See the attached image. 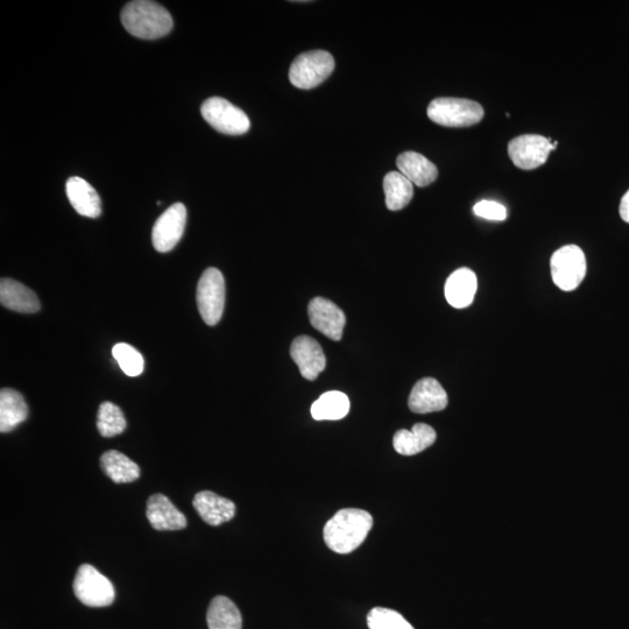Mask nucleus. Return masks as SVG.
Listing matches in <instances>:
<instances>
[{"mask_svg": "<svg viewBox=\"0 0 629 629\" xmlns=\"http://www.w3.org/2000/svg\"><path fill=\"white\" fill-rule=\"evenodd\" d=\"M335 60L329 52L303 53L294 60L289 70V80L299 89H314L334 72Z\"/></svg>", "mask_w": 629, "mask_h": 629, "instance_id": "obj_4", "label": "nucleus"}, {"mask_svg": "<svg viewBox=\"0 0 629 629\" xmlns=\"http://www.w3.org/2000/svg\"><path fill=\"white\" fill-rule=\"evenodd\" d=\"M436 431L428 424H415L411 431L402 429L394 435L395 451L402 456H414L428 449L436 441Z\"/></svg>", "mask_w": 629, "mask_h": 629, "instance_id": "obj_19", "label": "nucleus"}, {"mask_svg": "<svg viewBox=\"0 0 629 629\" xmlns=\"http://www.w3.org/2000/svg\"><path fill=\"white\" fill-rule=\"evenodd\" d=\"M408 406L418 414L441 412L448 406V394L436 379L424 378L414 386Z\"/></svg>", "mask_w": 629, "mask_h": 629, "instance_id": "obj_13", "label": "nucleus"}, {"mask_svg": "<svg viewBox=\"0 0 629 629\" xmlns=\"http://www.w3.org/2000/svg\"><path fill=\"white\" fill-rule=\"evenodd\" d=\"M554 284L564 292H572L582 284L586 275V258L581 247L567 245L557 250L550 260Z\"/></svg>", "mask_w": 629, "mask_h": 629, "instance_id": "obj_5", "label": "nucleus"}, {"mask_svg": "<svg viewBox=\"0 0 629 629\" xmlns=\"http://www.w3.org/2000/svg\"><path fill=\"white\" fill-rule=\"evenodd\" d=\"M74 593L82 604L90 607L110 606L116 597L115 588L108 577L89 564H83L77 570Z\"/></svg>", "mask_w": 629, "mask_h": 629, "instance_id": "obj_7", "label": "nucleus"}, {"mask_svg": "<svg viewBox=\"0 0 629 629\" xmlns=\"http://www.w3.org/2000/svg\"><path fill=\"white\" fill-rule=\"evenodd\" d=\"M370 629H414L397 611L376 607L367 616Z\"/></svg>", "mask_w": 629, "mask_h": 629, "instance_id": "obj_28", "label": "nucleus"}, {"mask_svg": "<svg viewBox=\"0 0 629 629\" xmlns=\"http://www.w3.org/2000/svg\"><path fill=\"white\" fill-rule=\"evenodd\" d=\"M427 113L430 120L445 127L476 125L485 115L479 103L452 97L436 98L429 104Z\"/></svg>", "mask_w": 629, "mask_h": 629, "instance_id": "obj_3", "label": "nucleus"}, {"mask_svg": "<svg viewBox=\"0 0 629 629\" xmlns=\"http://www.w3.org/2000/svg\"><path fill=\"white\" fill-rule=\"evenodd\" d=\"M207 621L209 629H242L243 625L242 614L238 607L224 596L212 599Z\"/></svg>", "mask_w": 629, "mask_h": 629, "instance_id": "obj_23", "label": "nucleus"}, {"mask_svg": "<svg viewBox=\"0 0 629 629\" xmlns=\"http://www.w3.org/2000/svg\"><path fill=\"white\" fill-rule=\"evenodd\" d=\"M2 306L21 314L38 313L41 306L38 296L20 282L12 279L0 281Z\"/></svg>", "mask_w": 629, "mask_h": 629, "instance_id": "obj_18", "label": "nucleus"}, {"mask_svg": "<svg viewBox=\"0 0 629 629\" xmlns=\"http://www.w3.org/2000/svg\"><path fill=\"white\" fill-rule=\"evenodd\" d=\"M101 468L105 475L117 484L136 482L140 477L139 466L116 450L105 452L101 458Z\"/></svg>", "mask_w": 629, "mask_h": 629, "instance_id": "obj_22", "label": "nucleus"}, {"mask_svg": "<svg viewBox=\"0 0 629 629\" xmlns=\"http://www.w3.org/2000/svg\"><path fill=\"white\" fill-rule=\"evenodd\" d=\"M291 356L299 366L301 376L310 381L316 380L327 366L321 345L312 337L296 338L292 344Z\"/></svg>", "mask_w": 629, "mask_h": 629, "instance_id": "obj_12", "label": "nucleus"}, {"mask_svg": "<svg viewBox=\"0 0 629 629\" xmlns=\"http://www.w3.org/2000/svg\"><path fill=\"white\" fill-rule=\"evenodd\" d=\"M558 143L539 134H524L514 138L508 145V155L513 164L524 171H532L546 164L551 151Z\"/></svg>", "mask_w": 629, "mask_h": 629, "instance_id": "obj_9", "label": "nucleus"}, {"mask_svg": "<svg viewBox=\"0 0 629 629\" xmlns=\"http://www.w3.org/2000/svg\"><path fill=\"white\" fill-rule=\"evenodd\" d=\"M619 211L621 218H623L624 221L629 224V190L624 195L623 199H621Z\"/></svg>", "mask_w": 629, "mask_h": 629, "instance_id": "obj_30", "label": "nucleus"}, {"mask_svg": "<svg viewBox=\"0 0 629 629\" xmlns=\"http://www.w3.org/2000/svg\"><path fill=\"white\" fill-rule=\"evenodd\" d=\"M308 315L313 327L332 341H341L346 318L334 302L323 298L310 301Z\"/></svg>", "mask_w": 629, "mask_h": 629, "instance_id": "obj_11", "label": "nucleus"}, {"mask_svg": "<svg viewBox=\"0 0 629 629\" xmlns=\"http://www.w3.org/2000/svg\"><path fill=\"white\" fill-rule=\"evenodd\" d=\"M187 223L185 204L175 203L155 222L152 232L154 249L161 253L172 251L179 244Z\"/></svg>", "mask_w": 629, "mask_h": 629, "instance_id": "obj_10", "label": "nucleus"}, {"mask_svg": "<svg viewBox=\"0 0 629 629\" xmlns=\"http://www.w3.org/2000/svg\"><path fill=\"white\" fill-rule=\"evenodd\" d=\"M397 166L401 174L418 187H427L433 183L438 176L437 167L416 152H405L399 155Z\"/></svg>", "mask_w": 629, "mask_h": 629, "instance_id": "obj_20", "label": "nucleus"}, {"mask_svg": "<svg viewBox=\"0 0 629 629\" xmlns=\"http://www.w3.org/2000/svg\"><path fill=\"white\" fill-rule=\"evenodd\" d=\"M201 113L211 127L229 136H240L251 127L246 113L222 97L208 98L201 106Z\"/></svg>", "mask_w": 629, "mask_h": 629, "instance_id": "obj_6", "label": "nucleus"}, {"mask_svg": "<svg viewBox=\"0 0 629 629\" xmlns=\"http://www.w3.org/2000/svg\"><path fill=\"white\" fill-rule=\"evenodd\" d=\"M197 307L208 325H216L223 316L225 306V280L221 271L210 267L203 273L197 286Z\"/></svg>", "mask_w": 629, "mask_h": 629, "instance_id": "obj_8", "label": "nucleus"}, {"mask_svg": "<svg viewBox=\"0 0 629 629\" xmlns=\"http://www.w3.org/2000/svg\"><path fill=\"white\" fill-rule=\"evenodd\" d=\"M123 26L133 37L155 40L173 30V18L166 7L151 0H134L124 6Z\"/></svg>", "mask_w": 629, "mask_h": 629, "instance_id": "obj_2", "label": "nucleus"}, {"mask_svg": "<svg viewBox=\"0 0 629 629\" xmlns=\"http://www.w3.org/2000/svg\"><path fill=\"white\" fill-rule=\"evenodd\" d=\"M350 412V400L346 394L338 391L324 393L312 406V415L316 421L342 420Z\"/></svg>", "mask_w": 629, "mask_h": 629, "instance_id": "obj_25", "label": "nucleus"}, {"mask_svg": "<svg viewBox=\"0 0 629 629\" xmlns=\"http://www.w3.org/2000/svg\"><path fill=\"white\" fill-rule=\"evenodd\" d=\"M473 214L480 218L487 219V221H505L507 217V210L498 202L484 200L480 201L473 207Z\"/></svg>", "mask_w": 629, "mask_h": 629, "instance_id": "obj_29", "label": "nucleus"}, {"mask_svg": "<svg viewBox=\"0 0 629 629\" xmlns=\"http://www.w3.org/2000/svg\"><path fill=\"white\" fill-rule=\"evenodd\" d=\"M126 424L122 409L112 402H103L97 415V428L103 437H115L124 433Z\"/></svg>", "mask_w": 629, "mask_h": 629, "instance_id": "obj_26", "label": "nucleus"}, {"mask_svg": "<svg viewBox=\"0 0 629 629\" xmlns=\"http://www.w3.org/2000/svg\"><path fill=\"white\" fill-rule=\"evenodd\" d=\"M193 505L203 521L210 526L222 525L235 518L236 515V506L231 500L219 497L210 491L197 493Z\"/></svg>", "mask_w": 629, "mask_h": 629, "instance_id": "obj_15", "label": "nucleus"}, {"mask_svg": "<svg viewBox=\"0 0 629 629\" xmlns=\"http://www.w3.org/2000/svg\"><path fill=\"white\" fill-rule=\"evenodd\" d=\"M477 277L469 268H459L452 273L445 284V299L456 309L468 308L477 293Z\"/></svg>", "mask_w": 629, "mask_h": 629, "instance_id": "obj_17", "label": "nucleus"}, {"mask_svg": "<svg viewBox=\"0 0 629 629\" xmlns=\"http://www.w3.org/2000/svg\"><path fill=\"white\" fill-rule=\"evenodd\" d=\"M384 192L386 207L392 211L404 209L414 196L413 183L400 172H391L385 176Z\"/></svg>", "mask_w": 629, "mask_h": 629, "instance_id": "obj_24", "label": "nucleus"}, {"mask_svg": "<svg viewBox=\"0 0 629 629\" xmlns=\"http://www.w3.org/2000/svg\"><path fill=\"white\" fill-rule=\"evenodd\" d=\"M146 515L157 530H181L187 527V519L164 494H154L147 501Z\"/></svg>", "mask_w": 629, "mask_h": 629, "instance_id": "obj_14", "label": "nucleus"}, {"mask_svg": "<svg viewBox=\"0 0 629 629\" xmlns=\"http://www.w3.org/2000/svg\"><path fill=\"white\" fill-rule=\"evenodd\" d=\"M66 192L77 214L97 218L102 214V202L95 188L86 180L74 176L67 181Z\"/></svg>", "mask_w": 629, "mask_h": 629, "instance_id": "obj_16", "label": "nucleus"}, {"mask_svg": "<svg viewBox=\"0 0 629 629\" xmlns=\"http://www.w3.org/2000/svg\"><path fill=\"white\" fill-rule=\"evenodd\" d=\"M112 355L127 376L138 377L144 372L145 359L133 346L119 343L112 349Z\"/></svg>", "mask_w": 629, "mask_h": 629, "instance_id": "obj_27", "label": "nucleus"}, {"mask_svg": "<svg viewBox=\"0 0 629 629\" xmlns=\"http://www.w3.org/2000/svg\"><path fill=\"white\" fill-rule=\"evenodd\" d=\"M373 526L369 512L346 508L338 511L324 527V541L337 554H350L366 540Z\"/></svg>", "mask_w": 629, "mask_h": 629, "instance_id": "obj_1", "label": "nucleus"}, {"mask_svg": "<svg viewBox=\"0 0 629 629\" xmlns=\"http://www.w3.org/2000/svg\"><path fill=\"white\" fill-rule=\"evenodd\" d=\"M27 416L28 407L23 395L12 388H3L0 392V431L10 433L26 421Z\"/></svg>", "mask_w": 629, "mask_h": 629, "instance_id": "obj_21", "label": "nucleus"}]
</instances>
